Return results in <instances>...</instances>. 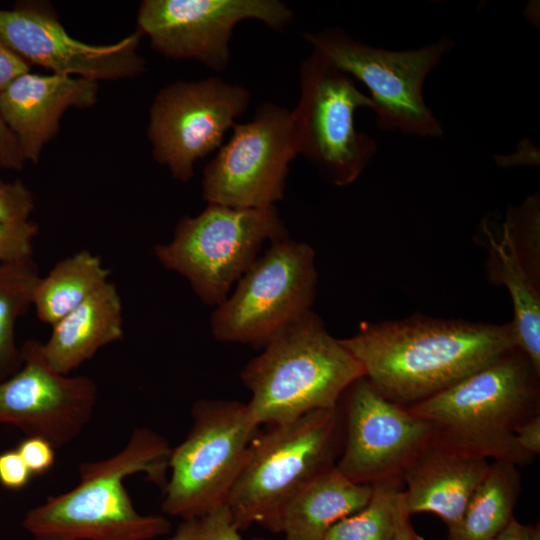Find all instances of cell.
Segmentation results:
<instances>
[{"label": "cell", "instance_id": "5bb4252c", "mask_svg": "<svg viewBox=\"0 0 540 540\" xmlns=\"http://www.w3.org/2000/svg\"><path fill=\"white\" fill-rule=\"evenodd\" d=\"M247 19L281 31L293 12L279 0H144L137 13L138 31L155 51L199 61L216 72L228 67L232 32Z\"/></svg>", "mask_w": 540, "mask_h": 540}, {"label": "cell", "instance_id": "4fadbf2b", "mask_svg": "<svg viewBox=\"0 0 540 540\" xmlns=\"http://www.w3.org/2000/svg\"><path fill=\"white\" fill-rule=\"evenodd\" d=\"M338 408L342 441L335 466L357 484L402 480L408 465L431 442V423L385 398L365 376L345 390Z\"/></svg>", "mask_w": 540, "mask_h": 540}, {"label": "cell", "instance_id": "603a6c76", "mask_svg": "<svg viewBox=\"0 0 540 540\" xmlns=\"http://www.w3.org/2000/svg\"><path fill=\"white\" fill-rule=\"evenodd\" d=\"M109 275L101 259L88 250L62 259L36 284L32 306L37 317L53 327L105 285Z\"/></svg>", "mask_w": 540, "mask_h": 540}, {"label": "cell", "instance_id": "f1b7e54d", "mask_svg": "<svg viewBox=\"0 0 540 540\" xmlns=\"http://www.w3.org/2000/svg\"><path fill=\"white\" fill-rule=\"evenodd\" d=\"M34 210L30 190L19 180L5 182L0 179V220L25 221Z\"/></svg>", "mask_w": 540, "mask_h": 540}, {"label": "cell", "instance_id": "5b68a950", "mask_svg": "<svg viewBox=\"0 0 540 540\" xmlns=\"http://www.w3.org/2000/svg\"><path fill=\"white\" fill-rule=\"evenodd\" d=\"M341 441L338 406L259 431L226 502L239 530L262 526L302 485L335 465Z\"/></svg>", "mask_w": 540, "mask_h": 540}, {"label": "cell", "instance_id": "ba28073f", "mask_svg": "<svg viewBox=\"0 0 540 540\" xmlns=\"http://www.w3.org/2000/svg\"><path fill=\"white\" fill-rule=\"evenodd\" d=\"M301 36L370 92L376 125L419 137H441L443 127L427 106L423 87L453 46L447 37L412 50H387L360 42L339 28Z\"/></svg>", "mask_w": 540, "mask_h": 540}, {"label": "cell", "instance_id": "f546056e", "mask_svg": "<svg viewBox=\"0 0 540 540\" xmlns=\"http://www.w3.org/2000/svg\"><path fill=\"white\" fill-rule=\"evenodd\" d=\"M32 474H43L55 462V448L40 437H27L16 448Z\"/></svg>", "mask_w": 540, "mask_h": 540}, {"label": "cell", "instance_id": "d590c367", "mask_svg": "<svg viewBox=\"0 0 540 540\" xmlns=\"http://www.w3.org/2000/svg\"><path fill=\"white\" fill-rule=\"evenodd\" d=\"M394 540H425L415 531L410 522V515L403 505L402 492L400 495L397 527Z\"/></svg>", "mask_w": 540, "mask_h": 540}, {"label": "cell", "instance_id": "7402d4cb", "mask_svg": "<svg viewBox=\"0 0 540 540\" xmlns=\"http://www.w3.org/2000/svg\"><path fill=\"white\" fill-rule=\"evenodd\" d=\"M521 493L518 467L492 461L472 494L460 520L448 529L447 540H489L512 520Z\"/></svg>", "mask_w": 540, "mask_h": 540}, {"label": "cell", "instance_id": "8992f818", "mask_svg": "<svg viewBox=\"0 0 540 540\" xmlns=\"http://www.w3.org/2000/svg\"><path fill=\"white\" fill-rule=\"evenodd\" d=\"M192 425L171 448L162 512L186 520L225 505L259 432L247 403L201 399Z\"/></svg>", "mask_w": 540, "mask_h": 540}, {"label": "cell", "instance_id": "277c9868", "mask_svg": "<svg viewBox=\"0 0 540 540\" xmlns=\"http://www.w3.org/2000/svg\"><path fill=\"white\" fill-rule=\"evenodd\" d=\"M243 368L247 402L261 425L295 420L338 406L345 390L364 376L358 360L312 310L280 329Z\"/></svg>", "mask_w": 540, "mask_h": 540}, {"label": "cell", "instance_id": "44dd1931", "mask_svg": "<svg viewBox=\"0 0 540 540\" xmlns=\"http://www.w3.org/2000/svg\"><path fill=\"white\" fill-rule=\"evenodd\" d=\"M476 238L488 253V278L503 285L511 297L516 346L540 372V285L531 279L518 258L503 218L487 215Z\"/></svg>", "mask_w": 540, "mask_h": 540}, {"label": "cell", "instance_id": "30bf717a", "mask_svg": "<svg viewBox=\"0 0 540 540\" xmlns=\"http://www.w3.org/2000/svg\"><path fill=\"white\" fill-rule=\"evenodd\" d=\"M317 284L315 252L288 237L272 242L211 316L221 342L263 348L284 326L311 310Z\"/></svg>", "mask_w": 540, "mask_h": 540}, {"label": "cell", "instance_id": "7c38bea8", "mask_svg": "<svg viewBox=\"0 0 540 540\" xmlns=\"http://www.w3.org/2000/svg\"><path fill=\"white\" fill-rule=\"evenodd\" d=\"M249 103L248 89L219 77L166 85L149 108L147 135L154 159L174 179L190 181L196 162L222 146Z\"/></svg>", "mask_w": 540, "mask_h": 540}, {"label": "cell", "instance_id": "1f68e13d", "mask_svg": "<svg viewBox=\"0 0 540 540\" xmlns=\"http://www.w3.org/2000/svg\"><path fill=\"white\" fill-rule=\"evenodd\" d=\"M27 72H30V65L0 37V93Z\"/></svg>", "mask_w": 540, "mask_h": 540}, {"label": "cell", "instance_id": "d6986e66", "mask_svg": "<svg viewBox=\"0 0 540 540\" xmlns=\"http://www.w3.org/2000/svg\"><path fill=\"white\" fill-rule=\"evenodd\" d=\"M372 490L333 465L302 485L262 527L284 534L285 540H323L337 522L366 506Z\"/></svg>", "mask_w": 540, "mask_h": 540}, {"label": "cell", "instance_id": "d6a6232c", "mask_svg": "<svg viewBox=\"0 0 540 540\" xmlns=\"http://www.w3.org/2000/svg\"><path fill=\"white\" fill-rule=\"evenodd\" d=\"M24 164L15 137L0 116V168L21 170Z\"/></svg>", "mask_w": 540, "mask_h": 540}, {"label": "cell", "instance_id": "484cf974", "mask_svg": "<svg viewBox=\"0 0 540 540\" xmlns=\"http://www.w3.org/2000/svg\"><path fill=\"white\" fill-rule=\"evenodd\" d=\"M538 195L510 207L503 219L518 258L531 279L540 285V210Z\"/></svg>", "mask_w": 540, "mask_h": 540}, {"label": "cell", "instance_id": "2e32d148", "mask_svg": "<svg viewBox=\"0 0 540 540\" xmlns=\"http://www.w3.org/2000/svg\"><path fill=\"white\" fill-rule=\"evenodd\" d=\"M142 36L137 30L113 44L91 45L70 36L43 2L0 9V37L29 65L57 75L96 82L138 76L145 70V59L137 52Z\"/></svg>", "mask_w": 540, "mask_h": 540}, {"label": "cell", "instance_id": "8fae6325", "mask_svg": "<svg viewBox=\"0 0 540 540\" xmlns=\"http://www.w3.org/2000/svg\"><path fill=\"white\" fill-rule=\"evenodd\" d=\"M297 155L291 110L264 103L250 121L232 126L230 139L204 167L202 196L234 208L274 206L284 197Z\"/></svg>", "mask_w": 540, "mask_h": 540}, {"label": "cell", "instance_id": "52a82bcc", "mask_svg": "<svg viewBox=\"0 0 540 540\" xmlns=\"http://www.w3.org/2000/svg\"><path fill=\"white\" fill-rule=\"evenodd\" d=\"M287 237L275 206L208 203L197 216L183 217L172 240L156 244L154 254L165 268L186 278L205 304L218 306L257 260L262 245Z\"/></svg>", "mask_w": 540, "mask_h": 540}, {"label": "cell", "instance_id": "836d02e7", "mask_svg": "<svg viewBox=\"0 0 540 540\" xmlns=\"http://www.w3.org/2000/svg\"><path fill=\"white\" fill-rule=\"evenodd\" d=\"M517 444L527 453L536 457L540 454V414L519 424L514 429Z\"/></svg>", "mask_w": 540, "mask_h": 540}, {"label": "cell", "instance_id": "9c48e42d", "mask_svg": "<svg viewBox=\"0 0 540 540\" xmlns=\"http://www.w3.org/2000/svg\"><path fill=\"white\" fill-rule=\"evenodd\" d=\"M300 96L291 110L298 154L336 186L353 183L377 152L375 140L356 129L357 110L373 111L370 96L318 50L302 62Z\"/></svg>", "mask_w": 540, "mask_h": 540}, {"label": "cell", "instance_id": "7a4b0ae2", "mask_svg": "<svg viewBox=\"0 0 540 540\" xmlns=\"http://www.w3.org/2000/svg\"><path fill=\"white\" fill-rule=\"evenodd\" d=\"M171 448L157 432L135 429L114 455L81 463L78 484L27 511L23 528L34 540H153L167 535L168 519L139 513L124 481L143 473L163 488Z\"/></svg>", "mask_w": 540, "mask_h": 540}, {"label": "cell", "instance_id": "6da1fadb", "mask_svg": "<svg viewBox=\"0 0 540 540\" xmlns=\"http://www.w3.org/2000/svg\"><path fill=\"white\" fill-rule=\"evenodd\" d=\"M340 340L369 382L385 398L405 407L447 389L516 346L512 322L421 314L363 321L354 335Z\"/></svg>", "mask_w": 540, "mask_h": 540}, {"label": "cell", "instance_id": "e0dca14e", "mask_svg": "<svg viewBox=\"0 0 540 540\" xmlns=\"http://www.w3.org/2000/svg\"><path fill=\"white\" fill-rule=\"evenodd\" d=\"M98 82L57 74L27 72L0 93V116L16 139L25 162L38 163L44 146L58 133L70 108L98 101Z\"/></svg>", "mask_w": 540, "mask_h": 540}, {"label": "cell", "instance_id": "ffe728a7", "mask_svg": "<svg viewBox=\"0 0 540 540\" xmlns=\"http://www.w3.org/2000/svg\"><path fill=\"white\" fill-rule=\"evenodd\" d=\"M42 354L58 373L69 375L91 359L99 349L124 336L122 301L114 283L108 281L56 325Z\"/></svg>", "mask_w": 540, "mask_h": 540}, {"label": "cell", "instance_id": "d4e9b609", "mask_svg": "<svg viewBox=\"0 0 540 540\" xmlns=\"http://www.w3.org/2000/svg\"><path fill=\"white\" fill-rule=\"evenodd\" d=\"M372 486L366 506L337 522L323 540H394L402 480H388Z\"/></svg>", "mask_w": 540, "mask_h": 540}, {"label": "cell", "instance_id": "4dcf8cb0", "mask_svg": "<svg viewBox=\"0 0 540 540\" xmlns=\"http://www.w3.org/2000/svg\"><path fill=\"white\" fill-rule=\"evenodd\" d=\"M32 473L17 450L0 454V484L10 490H20L31 480Z\"/></svg>", "mask_w": 540, "mask_h": 540}, {"label": "cell", "instance_id": "cb8c5ba5", "mask_svg": "<svg viewBox=\"0 0 540 540\" xmlns=\"http://www.w3.org/2000/svg\"><path fill=\"white\" fill-rule=\"evenodd\" d=\"M40 278L33 258L0 265V381L22 366L21 348L15 339L17 320L32 306Z\"/></svg>", "mask_w": 540, "mask_h": 540}, {"label": "cell", "instance_id": "83f0119b", "mask_svg": "<svg viewBox=\"0 0 540 540\" xmlns=\"http://www.w3.org/2000/svg\"><path fill=\"white\" fill-rule=\"evenodd\" d=\"M39 227L31 220H0V265L32 259Z\"/></svg>", "mask_w": 540, "mask_h": 540}, {"label": "cell", "instance_id": "9a60e30c", "mask_svg": "<svg viewBox=\"0 0 540 540\" xmlns=\"http://www.w3.org/2000/svg\"><path fill=\"white\" fill-rule=\"evenodd\" d=\"M41 343L27 340L20 369L0 381V425H11L27 437L47 440L55 449L74 441L93 417L97 387L87 376L55 371Z\"/></svg>", "mask_w": 540, "mask_h": 540}, {"label": "cell", "instance_id": "4316f807", "mask_svg": "<svg viewBox=\"0 0 540 540\" xmlns=\"http://www.w3.org/2000/svg\"><path fill=\"white\" fill-rule=\"evenodd\" d=\"M227 505L182 520L168 540H242Z\"/></svg>", "mask_w": 540, "mask_h": 540}, {"label": "cell", "instance_id": "e575fe53", "mask_svg": "<svg viewBox=\"0 0 540 540\" xmlns=\"http://www.w3.org/2000/svg\"><path fill=\"white\" fill-rule=\"evenodd\" d=\"M489 540H540L539 525L520 523L514 517L496 536Z\"/></svg>", "mask_w": 540, "mask_h": 540}, {"label": "cell", "instance_id": "ac0fdd59", "mask_svg": "<svg viewBox=\"0 0 540 540\" xmlns=\"http://www.w3.org/2000/svg\"><path fill=\"white\" fill-rule=\"evenodd\" d=\"M483 458L426 446L402 475V501L411 516L432 513L453 527L489 470Z\"/></svg>", "mask_w": 540, "mask_h": 540}, {"label": "cell", "instance_id": "3957f363", "mask_svg": "<svg viewBox=\"0 0 540 540\" xmlns=\"http://www.w3.org/2000/svg\"><path fill=\"white\" fill-rule=\"evenodd\" d=\"M408 409L431 423L433 445L525 466L535 457L517 444L514 429L540 414V372L515 346Z\"/></svg>", "mask_w": 540, "mask_h": 540}]
</instances>
